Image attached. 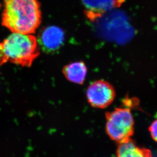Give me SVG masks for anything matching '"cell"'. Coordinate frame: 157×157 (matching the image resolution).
I'll list each match as a JSON object with an SVG mask.
<instances>
[{
    "instance_id": "1",
    "label": "cell",
    "mask_w": 157,
    "mask_h": 157,
    "mask_svg": "<svg viewBox=\"0 0 157 157\" xmlns=\"http://www.w3.org/2000/svg\"><path fill=\"white\" fill-rule=\"evenodd\" d=\"M41 22L38 0H3L2 25L12 33L32 34Z\"/></svg>"
},
{
    "instance_id": "2",
    "label": "cell",
    "mask_w": 157,
    "mask_h": 157,
    "mask_svg": "<svg viewBox=\"0 0 157 157\" xmlns=\"http://www.w3.org/2000/svg\"><path fill=\"white\" fill-rule=\"evenodd\" d=\"M39 55L38 40L32 34L12 33L0 42V66L10 63L29 68Z\"/></svg>"
},
{
    "instance_id": "3",
    "label": "cell",
    "mask_w": 157,
    "mask_h": 157,
    "mask_svg": "<svg viewBox=\"0 0 157 157\" xmlns=\"http://www.w3.org/2000/svg\"><path fill=\"white\" fill-rule=\"evenodd\" d=\"M106 118V131L111 140L119 144L131 140L134 131V122L130 108H116L107 113Z\"/></svg>"
},
{
    "instance_id": "4",
    "label": "cell",
    "mask_w": 157,
    "mask_h": 157,
    "mask_svg": "<svg viewBox=\"0 0 157 157\" xmlns=\"http://www.w3.org/2000/svg\"><path fill=\"white\" fill-rule=\"evenodd\" d=\"M87 98L91 106L104 108L113 102L115 97V91L108 82L97 80L91 83L87 90Z\"/></svg>"
},
{
    "instance_id": "5",
    "label": "cell",
    "mask_w": 157,
    "mask_h": 157,
    "mask_svg": "<svg viewBox=\"0 0 157 157\" xmlns=\"http://www.w3.org/2000/svg\"><path fill=\"white\" fill-rule=\"evenodd\" d=\"M64 38L62 29L55 25H50L43 29L40 33L39 43L44 51L52 52L62 46Z\"/></svg>"
},
{
    "instance_id": "6",
    "label": "cell",
    "mask_w": 157,
    "mask_h": 157,
    "mask_svg": "<svg viewBox=\"0 0 157 157\" xmlns=\"http://www.w3.org/2000/svg\"><path fill=\"white\" fill-rule=\"evenodd\" d=\"M116 157H154L150 150L138 147L131 139L119 144Z\"/></svg>"
},
{
    "instance_id": "7",
    "label": "cell",
    "mask_w": 157,
    "mask_h": 157,
    "mask_svg": "<svg viewBox=\"0 0 157 157\" xmlns=\"http://www.w3.org/2000/svg\"><path fill=\"white\" fill-rule=\"evenodd\" d=\"M62 72L66 78L70 82L82 85L86 78L87 69L84 63L80 61L65 66Z\"/></svg>"
},
{
    "instance_id": "8",
    "label": "cell",
    "mask_w": 157,
    "mask_h": 157,
    "mask_svg": "<svg viewBox=\"0 0 157 157\" xmlns=\"http://www.w3.org/2000/svg\"><path fill=\"white\" fill-rule=\"evenodd\" d=\"M87 15L96 18L111 10L115 5V0H82Z\"/></svg>"
},
{
    "instance_id": "9",
    "label": "cell",
    "mask_w": 157,
    "mask_h": 157,
    "mask_svg": "<svg viewBox=\"0 0 157 157\" xmlns=\"http://www.w3.org/2000/svg\"><path fill=\"white\" fill-rule=\"evenodd\" d=\"M149 131L152 138L157 142V118L151 123L149 127Z\"/></svg>"
}]
</instances>
